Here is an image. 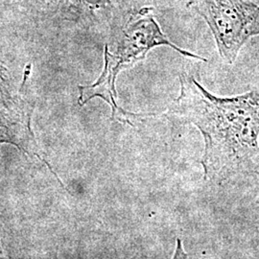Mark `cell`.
Segmentation results:
<instances>
[{"label":"cell","mask_w":259,"mask_h":259,"mask_svg":"<svg viewBox=\"0 0 259 259\" xmlns=\"http://www.w3.org/2000/svg\"><path fill=\"white\" fill-rule=\"evenodd\" d=\"M181 93L169 113L194 125L204 139V181L222 185L259 174V91L220 97L193 75H180Z\"/></svg>","instance_id":"cell-1"},{"label":"cell","mask_w":259,"mask_h":259,"mask_svg":"<svg viewBox=\"0 0 259 259\" xmlns=\"http://www.w3.org/2000/svg\"><path fill=\"white\" fill-rule=\"evenodd\" d=\"M186 7L207 23L227 64H233L242 47L259 36V5L250 0H188Z\"/></svg>","instance_id":"cell-2"},{"label":"cell","mask_w":259,"mask_h":259,"mask_svg":"<svg viewBox=\"0 0 259 259\" xmlns=\"http://www.w3.org/2000/svg\"><path fill=\"white\" fill-rule=\"evenodd\" d=\"M111 0H60L59 11L70 16H89L95 10L111 5Z\"/></svg>","instance_id":"cell-5"},{"label":"cell","mask_w":259,"mask_h":259,"mask_svg":"<svg viewBox=\"0 0 259 259\" xmlns=\"http://www.w3.org/2000/svg\"><path fill=\"white\" fill-rule=\"evenodd\" d=\"M177 242H178V245H177L176 252H175V255H174V258L173 259H186L187 255L183 250L182 242L180 239H178Z\"/></svg>","instance_id":"cell-7"},{"label":"cell","mask_w":259,"mask_h":259,"mask_svg":"<svg viewBox=\"0 0 259 259\" xmlns=\"http://www.w3.org/2000/svg\"><path fill=\"white\" fill-rule=\"evenodd\" d=\"M160 46L171 47L181 55L187 58L207 62L204 57L182 49L170 41L157 24L153 16V9L150 7L139 10L126 23L116 55L110 53L108 47H106L105 62L110 64L119 73L122 69L143 61L152 48Z\"/></svg>","instance_id":"cell-3"},{"label":"cell","mask_w":259,"mask_h":259,"mask_svg":"<svg viewBox=\"0 0 259 259\" xmlns=\"http://www.w3.org/2000/svg\"><path fill=\"white\" fill-rule=\"evenodd\" d=\"M0 259H9V256L6 253L5 249H4V246H3V243H2V240H1V237H0Z\"/></svg>","instance_id":"cell-8"},{"label":"cell","mask_w":259,"mask_h":259,"mask_svg":"<svg viewBox=\"0 0 259 259\" xmlns=\"http://www.w3.org/2000/svg\"><path fill=\"white\" fill-rule=\"evenodd\" d=\"M34 106L22 95L20 88L13 102L0 111V145L8 143L28 156L41 158L31 129Z\"/></svg>","instance_id":"cell-4"},{"label":"cell","mask_w":259,"mask_h":259,"mask_svg":"<svg viewBox=\"0 0 259 259\" xmlns=\"http://www.w3.org/2000/svg\"><path fill=\"white\" fill-rule=\"evenodd\" d=\"M16 94L13 92V81L8 67L0 60V100L4 107L13 102Z\"/></svg>","instance_id":"cell-6"},{"label":"cell","mask_w":259,"mask_h":259,"mask_svg":"<svg viewBox=\"0 0 259 259\" xmlns=\"http://www.w3.org/2000/svg\"><path fill=\"white\" fill-rule=\"evenodd\" d=\"M258 176H259V174H258Z\"/></svg>","instance_id":"cell-10"},{"label":"cell","mask_w":259,"mask_h":259,"mask_svg":"<svg viewBox=\"0 0 259 259\" xmlns=\"http://www.w3.org/2000/svg\"><path fill=\"white\" fill-rule=\"evenodd\" d=\"M250 1H252V2H254V3H257L259 5V0H250Z\"/></svg>","instance_id":"cell-9"}]
</instances>
